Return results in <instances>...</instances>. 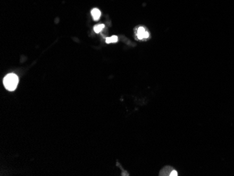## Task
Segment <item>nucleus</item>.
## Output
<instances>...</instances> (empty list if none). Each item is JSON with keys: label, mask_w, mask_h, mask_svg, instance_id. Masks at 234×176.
Segmentation results:
<instances>
[{"label": "nucleus", "mask_w": 234, "mask_h": 176, "mask_svg": "<svg viewBox=\"0 0 234 176\" xmlns=\"http://www.w3.org/2000/svg\"><path fill=\"white\" fill-rule=\"evenodd\" d=\"M3 83L6 90L9 91H13L17 88L18 83V77L15 74H8L4 78Z\"/></svg>", "instance_id": "obj_1"}, {"label": "nucleus", "mask_w": 234, "mask_h": 176, "mask_svg": "<svg viewBox=\"0 0 234 176\" xmlns=\"http://www.w3.org/2000/svg\"><path fill=\"white\" fill-rule=\"evenodd\" d=\"M137 35L139 39H147L149 37V34L148 33L143 27H140L138 29V32Z\"/></svg>", "instance_id": "obj_2"}, {"label": "nucleus", "mask_w": 234, "mask_h": 176, "mask_svg": "<svg viewBox=\"0 0 234 176\" xmlns=\"http://www.w3.org/2000/svg\"><path fill=\"white\" fill-rule=\"evenodd\" d=\"M91 16L94 21H98L101 16V12L98 8H93L91 11Z\"/></svg>", "instance_id": "obj_3"}, {"label": "nucleus", "mask_w": 234, "mask_h": 176, "mask_svg": "<svg viewBox=\"0 0 234 176\" xmlns=\"http://www.w3.org/2000/svg\"><path fill=\"white\" fill-rule=\"evenodd\" d=\"M173 169V168H172L171 167H165V168L163 169L162 172H161V175H170V173H171Z\"/></svg>", "instance_id": "obj_4"}, {"label": "nucleus", "mask_w": 234, "mask_h": 176, "mask_svg": "<svg viewBox=\"0 0 234 176\" xmlns=\"http://www.w3.org/2000/svg\"><path fill=\"white\" fill-rule=\"evenodd\" d=\"M118 41V37L116 36V35H113L111 37H107L106 38V42L107 44H110V43H115Z\"/></svg>", "instance_id": "obj_5"}, {"label": "nucleus", "mask_w": 234, "mask_h": 176, "mask_svg": "<svg viewBox=\"0 0 234 176\" xmlns=\"http://www.w3.org/2000/svg\"><path fill=\"white\" fill-rule=\"evenodd\" d=\"M105 28V25L104 24H99V25H97L94 27V31L96 33H99L102 31V29H104Z\"/></svg>", "instance_id": "obj_6"}, {"label": "nucleus", "mask_w": 234, "mask_h": 176, "mask_svg": "<svg viewBox=\"0 0 234 176\" xmlns=\"http://www.w3.org/2000/svg\"><path fill=\"white\" fill-rule=\"evenodd\" d=\"M170 175L171 176H177V175H178V173L175 170H173L171 171V173H170Z\"/></svg>", "instance_id": "obj_7"}]
</instances>
